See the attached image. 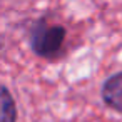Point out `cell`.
I'll use <instances>...</instances> for the list:
<instances>
[{
  "mask_svg": "<svg viewBox=\"0 0 122 122\" xmlns=\"http://www.w3.org/2000/svg\"><path fill=\"white\" fill-rule=\"evenodd\" d=\"M65 40V29L62 25H49L45 20H40L30 35L32 50L40 57H55L62 49Z\"/></svg>",
  "mask_w": 122,
  "mask_h": 122,
  "instance_id": "6da1fadb",
  "label": "cell"
},
{
  "mask_svg": "<svg viewBox=\"0 0 122 122\" xmlns=\"http://www.w3.org/2000/svg\"><path fill=\"white\" fill-rule=\"evenodd\" d=\"M102 99L109 107L122 112V72L105 80L102 87Z\"/></svg>",
  "mask_w": 122,
  "mask_h": 122,
  "instance_id": "7a4b0ae2",
  "label": "cell"
},
{
  "mask_svg": "<svg viewBox=\"0 0 122 122\" xmlns=\"http://www.w3.org/2000/svg\"><path fill=\"white\" fill-rule=\"evenodd\" d=\"M17 119V107L12 94L0 85V122H15Z\"/></svg>",
  "mask_w": 122,
  "mask_h": 122,
  "instance_id": "3957f363",
  "label": "cell"
}]
</instances>
